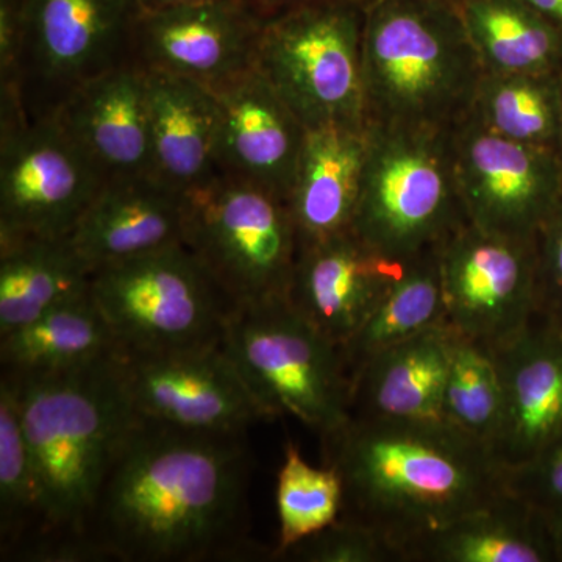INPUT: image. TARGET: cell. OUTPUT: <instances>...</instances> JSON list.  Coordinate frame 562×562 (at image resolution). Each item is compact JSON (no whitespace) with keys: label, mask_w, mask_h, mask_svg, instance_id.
Masks as SVG:
<instances>
[{"label":"cell","mask_w":562,"mask_h":562,"mask_svg":"<svg viewBox=\"0 0 562 562\" xmlns=\"http://www.w3.org/2000/svg\"><path fill=\"white\" fill-rule=\"evenodd\" d=\"M135 2L138 3L139 10H162L209 2V0H135Z\"/></svg>","instance_id":"obj_39"},{"label":"cell","mask_w":562,"mask_h":562,"mask_svg":"<svg viewBox=\"0 0 562 562\" xmlns=\"http://www.w3.org/2000/svg\"><path fill=\"white\" fill-rule=\"evenodd\" d=\"M135 0H25L18 90L29 120L54 117L102 74L133 65Z\"/></svg>","instance_id":"obj_10"},{"label":"cell","mask_w":562,"mask_h":562,"mask_svg":"<svg viewBox=\"0 0 562 562\" xmlns=\"http://www.w3.org/2000/svg\"><path fill=\"white\" fill-rule=\"evenodd\" d=\"M120 350L91 292L0 336L2 372L13 375L68 371Z\"/></svg>","instance_id":"obj_26"},{"label":"cell","mask_w":562,"mask_h":562,"mask_svg":"<svg viewBox=\"0 0 562 562\" xmlns=\"http://www.w3.org/2000/svg\"><path fill=\"white\" fill-rule=\"evenodd\" d=\"M244 436L136 419L92 513L90 539L106 561L244 560L250 454Z\"/></svg>","instance_id":"obj_1"},{"label":"cell","mask_w":562,"mask_h":562,"mask_svg":"<svg viewBox=\"0 0 562 562\" xmlns=\"http://www.w3.org/2000/svg\"><path fill=\"white\" fill-rule=\"evenodd\" d=\"M341 476L339 519L360 524L406 562L409 550L506 492V469L487 443L447 422L350 417L321 439Z\"/></svg>","instance_id":"obj_2"},{"label":"cell","mask_w":562,"mask_h":562,"mask_svg":"<svg viewBox=\"0 0 562 562\" xmlns=\"http://www.w3.org/2000/svg\"><path fill=\"white\" fill-rule=\"evenodd\" d=\"M502 409L501 375L492 351L453 331L442 397L443 422L492 449L501 428Z\"/></svg>","instance_id":"obj_30"},{"label":"cell","mask_w":562,"mask_h":562,"mask_svg":"<svg viewBox=\"0 0 562 562\" xmlns=\"http://www.w3.org/2000/svg\"><path fill=\"white\" fill-rule=\"evenodd\" d=\"M452 336L439 324L376 353L353 376L350 417L443 422Z\"/></svg>","instance_id":"obj_23"},{"label":"cell","mask_w":562,"mask_h":562,"mask_svg":"<svg viewBox=\"0 0 562 562\" xmlns=\"http://www.w3.org/2000/svg\"><path fill=\"white\" fill-rule=\"evenodd\" d=\"M277 516L279 542L272 560L291 549L294 543L330 527L341 516L342 482L331 465L322 468L303 460L294 442L284 449L283 464L277 475Z\"/></svg>","instance_id":"obj_32"},{"label":"cell","mask_w":562,"mask_h":562,"mask_svg":"<svg viewBox=\"0 0 562 562\" xmlns=\"http://www.w3.org/2000/svg\"><path fill=\"white\" fill-rule=\"evenodd\" d=\"M279 560L302 562H403L402 554L369 528L338 519L294 543Z\"/></svg>","instance_id":"obj_33"},{"label":"cell","mask_w":562,"mask_h":562,"mask_svg":"<svg viewBox=\"0 0 562 562\" xmlns=\"http://www.w3.org/2000/svg\"><path fill=\"white\" fill-rule=\"evenodd\" d=\"M525 2L538 11L543 20L549 21L562 36V0H525Z\"/></svg>","instance_id":"obj_38"},{"label":"cell","mask_w":562,"mask_h":562,"mask_svg":"<svg viewBox=\"0 0 562 562\" xmlns=\"http://www.w3.org/2000/svg\"><path fill=\"white\" fill-rule=\"evenodd\" d=\"M549 517L552 522L554 542H557L558 562H562V513Z\"/></svg>","instance_id":"obj_40"},{"label":"cell","mask_w":562,"mask_h":562,"mask_svg":"<svg viewBox=\"0 0 562 562\" xmlns=\"http://www.w3.org/2000/svg\"><path fill=\"white\" fill-rule=\"evenodd\" d=\"M458 9L484 72H562V36L525 0H462Z\"/></svg>","instance_id":"obj_27"},{"label":"cell","mask_w":562,"mask_h":562,"mask_svg":"<svg viewBox=\"0 0 562 562\" xmlns=\"http://www.w3.org/2000/svg\"><path fill=\"white\" fill-rule=\"evenodd\" d=\"M38 527V491L22 428L16 383L0 379V547L2 561Z\"/></svg>","instance_id":"obj_31"},{"label":"cell","mask_w":562,"mask_h":562,"mask_svg":"<svg viewBox=\"0 0 562 562\" xmlns=\"http://www.w3.org/2000/svg\"><path fill=\"white\" fill-rule=\"evenodd\" d=\"M443 324L497 349L538 313L536 239L462 224L439 246Z\"/></svg>","instance_id":"obj_11"},{"label":"cell","mask_w":562,"mask_h":562,"mask_svg":"<svg viewBox=\"0 0 562 562\" xmlns=\"http://www.w3.org/2000/svg\"><path fill=\"white\" fill-rule=\"evenodd\" d=\"M184 194L154 176L106 180L68 235L92 272L183 244Z\"/></svg>","instance_id":"obj_19"},{"label":"cell","mask_w":562,"mask_h":562,"mask_svg":"<svg viewBox=\"0 0 562 562\" xmlns=\"http://www.w3.org/2000/svg\"><path fill=\"white\" fill-rule=\"evenodd\" d=\"M406 262L384 257L351 231L341 233L299 249L286 301L321 335L342 347Z\"/></svg>","instance_id":"obj_16"},{"label":"cell","mask_w":562,"mask_h":562,"mask_svg":"<svg viewBox=\"0 0 562 562\" xmlns=\"http://www.w3.org/2000/svg\"><path fill=\"white\" fill-rule=\"evenodd\" d=\"M449 2L457 3V5H458V3L462 2V0H449Z\"/></svg>","instance_id":"obj_42"},{"label":"cell","mask_w":562,"mask_h":562,"mask_svg":"<svg viewBox=\"0 0 562 562\" xmlns=\"http://www.w3.org/2000/svg\"><path fill=\"white\" fill-rule=\"evenodd\" d=\"M484 70L449 0H366V125L452 131L468 117Z\"/></svg>","instance_id":"obj_4"},{"label":"cell","mask_w":562,"mask_h":562,"mask_svg":"<svg viewBox=\"0 0 562 562\" xmlns=\"http://www.w3.org/2000/svg\"><path fill=\"white\" fill-rule=\"evenodd\" d=\"M469 116L514 143L558 151L562 72H484Z\"/></svg>","instance_id":"obj_29"},{"label":"cell","mask_w":562,"mask_h":562,"mask_svg":"<svg viewBox=\"0 0 562 562\" xmlns=\"http://www.w3.org/2000/svg\"><path fill=\"white\" fill-rule=\"evenodd\" d=\"M558 155H560V158L562 160V127H561L560 143H558Z\"/></svg>","instance_id":"obj_41"},{"label":"cell","mask_w":562,"mask_h":562,"mask_svg":"<svg viewBox=\"0 0 562 562\" xmlns=\"http://www.w3.org/2000/svg\"><path fill=\"white\" fill-rule=\"evenodd\" d=\"M222 347L272 420L294 417L324 439L350 419L351 379L341 347L286 299L236 306Z\"/></svg>","instance_id":"obj_6"},{"label":"cell","mask_w":562,"mask_h":562,"mask_svg":"<svg viewBox=\"0 0 562 562\" xmlns=\"http://www.w3.org/2000/svg\"><path fill=\"white\" fill-rule=\"evenodd\" d=\"M506 490L549 516L562 513V435L531 461L506 469Z\"/></svg>","instance_id":"obj_34"},{"label":"cell","mask_w":562,"mask_h":562,"mask_svg":"<svg viewBox=\"0 0 562 562\" xmlns=\"http://www.w3.org/2000/svg\"><path fill=\"white\" fill-rule=\"evenodd\" d=\"M406 562H558L549 514L512 492L417 542Z\"/></svg>","instance_id":"obj_24"},{"label":"cell","mask_w":562,"mask_h":562,"mask_svg":"<svg viewBox=\"0 0 562 562\" xmlns=\"http://www.w3.org/2000/svg\"><path fill=\"white\" fill-rule=\"evenodd\" d=\"M91 294L121 350L128 351L221 342L236 308L184 244L98 269Z\"/></svg>","instance_id":"obj_8"},{"label":"cell","mask_w":562,"mask_h":562,"mask_svg":"<svg viewBox=\"0 0 562 562\" xmlns=\"http://www.w3.org/2000/svg\"><path fill=\"white\" fill-rule=\"evenodd\" d=\"M183 244L236 306L286 299L299 238L276 192L217 173L184 194Z\"/></svg>","instance_id":"obj_7"},{"label":"cell","mask_w":562,"mask_h":562,"mask_svg":"<svg viewBox=\"0 0 562 562\" xmlns=\"http://www.w3.org/2000/svg\"><path fill=\"white\" fill-rule=\"evenodd\" d=\"M503 392L495 458L513 469L562 435V327L536 313L508 342L492 349Z\"/></svg>","instance_id":"obj_17"},{"label":"cell","mask_w":562,"mask_h":562,"mask_svg":"<svg viewBox=\"0 0 562 562\" xmlns=\"http://www.w3.org/2000/svg\"><path fill=\"white\" fill-rule=\"evenodd\" d=\"M151 172L173 190L190 192L220 173V105L209 87L144 70Z\"/></svg>","instance_id":"obj_21"},{"label":"cell","mask_w":562,"mask_h":562,"mask_svg":"<svg viewBox=\"0 0 562 562\" xmlns=\"http://www.w3.org/2000/svg\"><path fill=\"white\" fill-rule=\"evenodd\" d=\"M266 20L244 0L139 10L132 63L214 88L255 68Z\"/></svg>","instance_id":"obj_15"},{"label":"cell","mask_w":562,"mask_h":562,"mask_svg":"<svg viewBox=\"0 0 562 562\" xmlns=\"http://www.w3.org/2000/svg\"><path fill=\"white\" fill-rule=\"evenodd\" d=\"M105 181L55 117L0 128V238H65Z\"/></svg>","instance_id":"obj_12"},{"label":"cell","mask_w":562,"mask_h":562,"mask_svg":"<svg viewBox=\"0 0 562 562\" xmlns=\"http://www.w3.org/2000/svg\"><path fill=\"white\" fill-rule=\"evenodd\" d=\"M211 90L220 105V173L288 201L308 128L255 68Z\"/></svg>","instance_id":"obj_18"},{"label":"cell","mask_w":562,"mask_h":562,"mask_svg":"<svg viewBox=\"0 0 562 562\" xmlns=\"http://www.w3.org/2000/svg\"><path fill=\"white\" fill-rule=\"evenodd\" d=\"M438 249L406 262L405 271L391 284L371 316L341 347L351 382L380 351L443 324Z\"/></svg>","instance_id":"obj_28"},{"label":"cell","mask_w":562,"mask_h":562,"mask_svg":"<svg viewBox=\"0 0 562 562\" xmlns=\"http://www.w3.org/2000/svg\"><path fill=\"white\" fill-rule=\"evenodd\" d=\"M360 201L351 232L391 260L438 249L465 224L452 131L368 125Z\"/></svg>","instance_id":"obj_5"},{"label":"cell","mask_w":562,"mask_h":562,"mask_svg":"<svg viewBox=\"0 0 562 562\" xmlns=\"http://www.w3.org/2000/svg\"><path fill=\"white\" fill-rule=\"evenodd\" d=\"M257 11L262 20H271L288 11L306 9V7L330 5V3L366 2V0H244Z\"/></svg>","instance_id":"obj_37"},{"label":"cell","mask_w":562,"mask_h":562,"mask_svg":"<svg viewBox=\"0 0 562 562\" xmlns=\"http://www.w3.org/2000/svg\"><path fill=\"white\" fill-rule=\"evenodd\" d=\"M24 32L25 0H0V91L20 92L18 63Z\"/></svg>","instance_id":"obj_36"},{"label":"cell","mask_w":562,"mask_h":562,"mask_svg":"<svg viewBox=\"0 0 562 562\" xmlns=\"http://www.w3.org/2000/svg\"><path fill=\"white\" fill-rule=\"evenodd\" d=\"M452 151L469 224L495 235L536 239L562 198L558 151L503 138L469 114L452 128Z\"/></svg>","instance_id":"obj_14"},{"label":"cell","mask_w":562,"mask_h":562,"mask_svg":"<svg viewBox=\"0 0 562 562\" xmlns=\"http://www.w3.org/2000/svg\"><path fill=\"white\" fill-rule=\"evenodd\" d=\"M120 372L138 419L232 435L272 420L222 341L168 351L120 350Z\"/></svg>","instance_id":"obj_13"},{"label":"cell","mask_w":562,"mask_h":562,"mask_svg":"<svg viewBox=\"0 0 562 562\" xmlns=\"http://www.w3.org/2000/svg\"><path fill=\"white\" fill-rule=\"evenodd\" d=\"M364 2L288 11L265 22L255 69L306 128L366 125Z\"/></svg>","instance_id":"obj_9"},{"label":"cell","mask_w":562,"mask_h":562,"mask_svg":"<svg viewBox=\"0 0 562 562\" xmlns=\"http://www.w3.org/2000/svg\"><path fill=\"white\" fill-rule=\"evenodd\" d=\"M91 279L68 236L0 238V336L90 294Z\"/></svg>","instance_id":"obj_25"},{"label":"cell","mask_w":562,"mask_h":562,"mask_svg":"<svg viewBox=\"0 0 562 562\" xmlns=\"http://www.w3.org/2000/svg\"><path fill=\"white\" fill-rule=\"evenodd\" d=\"M368 144V125H325L306 132L288 198L299 249L351 231Z\"/></svg>","instance_id":"obj_22"},{"label":"cell","mask_w":562,"mask_h":562,"mask_svg":"<svg viewBox=\"0 0 562 562\" xmlns=\"http://www.w3.org/2000/svg\"><path fill=\"white\" fill-rule=\"evenodd\" d=\"M538 312L562 327V198L536 236Z\"/></svg>","instance_id":"obj_35"},{"label":"cell","mask_w":562,"mask_h":562,"mask_svg":"<svg viewBox=\"0 0 562 562\" xmlns=\"http://www.w3.org/2000/svg\"><path fill=\"white\" fill-rule=\"evenodd\" d=\"M9 375L35 472L38 527L5 560L106 561L88 530L111 464L138 419L122 384L120 351L68 371Z\"/></svg>","instance_id":"obj_3"},{"label":"cell","mask_w":562,"mask_h":562,"mask_svg":"<svg viewBox=\"0 0 562 562\" xmlns=\"http://www.w3.org/2000/svg\"><path fill=\"white\" fill-rule=\"evenodd\" d=\"M54 117L105 180L154 176L143 69L122 66L88 81Z\"/></svg>","instance_id":"obj_20"}]
</instances>
